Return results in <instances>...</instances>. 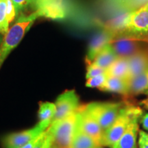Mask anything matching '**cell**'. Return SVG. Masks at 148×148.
<instances>
[{
  "instance_id": "6da1fadb",
  "label": "cell",
  "mask_w": 148,
  "mask_h": 148,
  "mask_svg": "<svg viewBox=\"0 0 148 148\" xmlns=\"http://www.w3.org/2000/svg\"><path fill=\"white\" fill-rule=\"evenodd\" d=\"M38 18H40V15L37 12L23 14L18 16L14 25L9 29L0 47V69L10 53L17 47L25 34Z\"/></svg>"
},
{
  "instance_id": "9a60e30c",
  "label": "cell",
  "mask_w": 148,
  "mask_h": 148,
  "mask_svg": "<svg viewBox=\"0 0 148 148\" xmlns=\"http://www.w3.org/2000/svg\"><path fill=\"white\" fill-rule=\"evenodd\" d=\"M127 84L130 96L145 94L148 90V69L129 79Z\"/></svg>"
},
{
  "instance_id": "8fae6325",
  "label": "cell",
  "mask_w": 148,
  "mask_h": 148,
  "mask_svg": "<svg viewBox=\"0 0 148 148\" xmlns=\"http://www.w3.org/2000/svg\"><path fill=\"white\" fill-rule=\"evenodd\" d=\"M140 40L127 37L116 38L110 42L118 57L128 58L140 49Z\"/></svg>"
},
{
  "instance_id": "f546056e",
  "label": "cell",
  "mask_w": 148,
  "mask_h": 148,
  "mask_svg": "<svg viewBox=\"0 0 148 148\" xmlns=\"http://www.w3.org/2000/svg\"><path fill=\"white\" fill-rule=\"evenodd\" d=\"M140 104L141 105V106H143L145 108L148 109V97H147L145 99H143V100L140 101Z\"/></svg>"
},
{
  "instance_id": "30bf717a",
  "label": "cell",
  "mask_w": 148,
  "mask_h": 148,
  "mask_svg": "<svg viewBox=\"0 0 148 148\" xmlns=\"http://www.w3.org/2000/svg\"><path fill=\"white\" fill-rule=\"evenodd\" d=\"M115 38V34L108 28L97 32L90 40L88 46L86 56V62L89 64L93 62L98 53L108 44H110Z\"/></svg>"
},
{
  "instance_id": "83f0119b",
  "label": "cell",
  "mask_w": 148,
  "mask_h": 148,
  "mask_svg": "<svg viewBox=\"0 0 148 148\" xmlns=\"http://www.w3.org/2000/svg\"><path fill=\"white\" fill-rule=\"evenodd\" d=\"M42 134H43V133H42ZM42 134H40V136H38V137L34 138V139L31 140V141L28 142V143L25 144V145H24L23 146H22V147L20 148H34L35 147V145L38 143V141H39V140L40 139V138H41V136Z\"/></svg>"
},
{
  "instance_id": "5b68a950",
  "label": "cell",
  "mask_w": 148,
  "mask_h": 148,
  "mask_svg": "<svg viewBox=\"0 0 148 148\" xmlns=\"http://www.w3.org/2000/svg\"><path fill=\"white\" fill-rule=\"evenodd\" d=\"M123 106L121 102H91L84 105L86 110L95 118L103 132L114 123Z\"/></svg>"
},
{
  "instance_id": "ac0fdd59",
  "label": "cell",
  "mask_w": 148,
  "mask_h": 148,
  "mask_svg": "<svg viewBox=\"0 0 148 148\" xmlns=\"http://www.w3.org/2000/svg\"><path fill=\"white\" fill-rule=\"evenodd\" d=\"M119 57L110 43L106 45L101 49V51L96 56L92 63L106 70Z\"/></svg>"
},
{
  "instance_id": "e0dca14e",
  "label": "cell",
  "mask_w": 148,
  "mask_h": 148,
  "mask_svg": "<svg viewBox=\"0 0 148 148\" xmlns=\"http://www.w3.org/2000/svg\"><path fill=\"white\" fill-rule=\"evenodd\" d=\"M108 77H116L127 81L129 78L128 58L119 57L106 69Z\"/></svg>"
},
{
  "instance_id": "ffe728a7",
  "label": "cell",
  "mask_w": 148,
  "mask_h": 148,
  "mask_svg": "<svg viewBox=\"0 0 148 148\" xmlns=\"http://www.w3.org/2000/svg\"><path fill=\"white\" fill-rule=\"evenodd\" d=\"M56 110V108L55 103L46 101L40 103L38 112L39 121L51 123V121L54 118Z\"/></svg>"
},
{
  "instance_id": "7c38bea8",
  "label": "cell",
  "mask_w": 148,
  "mask_h": 148,
  "mask_svg": "<svg viewBox=\"0 0 148 148\" xmlns=\"http://www.w3.org/2000/svg\"><path fill=\"white\" fill-rule=\"evenodd\" d=\"M128 79L147 71L148 69V49H140L128 58Z\"/></svg>"
},
{
  "instance_id": "44dd1931",
  "label": "cell",
  "mask_w": 148,
  "mask_h": 148,
  "mask_svg": "<svg viewBox=\"0 0 148 148\" xmlns=\"http://www.w3.org/2000/svg\"><path fill=\"white\" fill-rule=\"evenodd\" d=\"M7 0H0V33L5 36L9 30V22L7 18Z\"/></svg>"
},
{
  "instance_id": "1f68e13d",
  "label": "cell",
  "mask_w": 148,
  "mask_h": 148,
  "mask_svg": "<svg viewBox=\"0 0 148 148\" xmlns=\"http://www.w3.org/2000/svg\"><path fill=\"white\" fill-rule=\"evenodd\" d=\"M143 41H146V42H148V37H147V38H145V39L143 40Z\"/></svg>"
},
{
  "instance_id": "277c9868",
  "label": "cell",
  "mask_w": 148,
  "mask_h": 148,
  "mask_svg": "<svg viewBox=\"0 0 148 148\" xmlns=\"http://www.w3.org/2000/svg\"><path fill=\"white\" fill-rule=\"evenodd\" d=\"M77 123V110L63 119L51 123L48 130L52 136V147L70 148Z\"/></svg>"
},
{
  "instance_id": "8992f818",
  "label": "cell",
  "mask_w": 148,
  "mask_h": 148,
  "mask_svg": "<svg viewBox=\"0 0 148 148\" xmlns=\"http://www.w3.org/2000/svg\"><path fill=\"white\" fill-rule=\"evenodd\" d=\"M68 0H32L29 11L37 12L40 17L51 20H62L69 15Z\"/></svg>"
},
{
  "instance_id": "9c48e42d",
  "label": "cell",
  "mask_w": 148,
  "mask_h": 148,
  "mask_svg": "<svg viewBox=\"0 0 148 148\" xmlns=\"http://www.w3.org/2000/svg\"><path fill=\"white\" fill-rule=\"evenodd\" d=\"M77 121L81 129L92 138L99 147L102 146L103 130L84 106H80L77 109Z\"/></svg>"
},
{
  "instance_id": "4dcf8cb0",
  "label": "cell",
  "mask_w": 148,
  "mask_h": 148,
  "mask_svg": "<svg viewBox=\"0 0 148 148\" xmlns=\"http://www.w3.org/2000/svg\"><path fill=\"white\" fill-rule=\"evenodd\" d=\"M3 38H4V36H3V34H1V33H0V47H1V43H2V42H3Z\"/></svg>"
},
{
  "instance_id": "5bb4252c",
  "label": "cell",
  "mask_w": 148,
  "mask_h": 148,
  "mask_svg": "<svg viewBox=\"0 0 148 148\" xmlns=\"http://www.w3.org/2000/svg\"><path fill=\"white\" fill-rule=\"evenodd\" d=\"M109 7L119 12H133L147 4L148 0H104Z\"/></svg>"
},
{
  "instance_id": "4fadbf2b",
  "label": "cell",
  "mask_w": 148,
  "mask_h": 148,
  "mask_svg": "<svg viewBox=\"0 0 148 148\" xmlns=\"http://www.w3.org/2000/svg\"><path fill=\"white\" fill-rule=\"evenodd\" d=\"M140 118H136L131 122L125 132L111 148H137V134L139 130L138 121Z\"/></svg>"
},
{
  "instance_id": "52a82bcc",
  "label": "cell",
  "mask_w": 148,
  "mask_h": 148,
  "mask_svg": "<svg viewBox=\"0 0 148 148\" xmlns=\"http://www.w3.org/2000/svg\"><path fill=\"white\" fill-rule=\"evenodd\" d=\"M51 123L48 122H40L32 128L20 132L9 134L3 140L5 148H20L22 146L31 141L34 138L38 137L48 129Z\"/></svg>"
},
{
  "instance_id": "3957f363",
  "label": "cell",
  "mask_w": 148,
  "mask_h": 148,
  "mask_svg": "<svg viewBox=\"0 0 148 148\" xmlns=\"http://www.w3.org/2000/svg\"><path fill=\"white\" fill-rule=\"evenodd\" d=\"M127 37L143 40L148 37V3L130 12L115 38Z\"/></svg>"
},
{
  "instance_id": "7a4b0ae2",
  "label": "cell",
  "mask_w": 148,
  "mask_h": 148,
  "mask_svg": "<svg viewBox=\"0 0 148 148\" xmlns=\"http://www.w3.org/2000/svg\"><path fill=\"white\" fill-rule=\"evenodd\" d=\"M143 115L142 109L134 105H125L120 110L114 123L103 132L102 146L112 147L125 132L131 122Z\"/></svg>"
},
{
  "instance_id": "d4e9b609",
  "label": "cell",
  "mask_w": 148,
  "mask_h": 148,
  "mask_svg": "<svg viewBox=\"0 0 148 148\" xmlns=\"http://www.w3.org/2000/svg\"><path fill=\"white\" fill-rule=\"evenodd\" d=\"M106 70L103 69V68L99 67L95 64L94 63H90L89 64H87V69H86V79L91 78L97 75H100V74L106 73Z\"/></svg>"
},
{
  "instance_id": "4316f807",
  "label": "cell",
  "mask_w": 148,
  "mask_h": 148,
  "mask_svg": "<svg viewBox=\"0 0 148 148\" xmlns=\"http://www.w3.org/2000/svg\"><path fill=\"white\" fill-rule=\"evenodd\" d=\"M138 147L148 148V134L143 130H139V135H138Z\"/></svg>"
},
{
  "instance_id": "484cf974",
  "label": "cell",
  "mask_w": 148,
  "mask_h": 148,
  "mask_svg": "<svg viewBox=\"0 0 148 148\" xmlns=\"http://www.w3.org/2000/svg\"><path fill=\"white\" fill-rule=\"evenodd\" d=\"M6 13H7V18H8L9 23H10L11 22L13 21L14 18L16 17L15 9H14V5L11 0H7Z\"/></svg>"
},
{
  "instance_id": "d6986e66",
  "label": "cell",
  "mask_w": 148,
  "mask_h": 148,
  "mask_svg": "<svg viewBox=\"0 0 148 148\" xmlns=\"http://www.w3.org/2000/svg\"><path fill=\"white\" fill-rule=\"evenodd\" d=\"M99 147L97 143L86 134L79 126L78 121L74 132L70 148H95Z\"/></svg>"
},
{
  "instance_id": "ba28073f",
  "label": "cell",
  "mask_w": 148,
  "mask_h": 148,
  "mask_svg": "<svg viewBox=\"0 0 148 148\" xmlns=\"http://www.w3.org/2000/svg\"><path fill=\"white\" fill-rule=\"evenodd\" d=\"M56 114L51 123L63 119L79 108V97L75 90H67L57 97Z\"/></svg>"
},
{
  "instance_id": "2e32d148",
  "label": "cell",
  "mask_w": 148,
  "mask_h": 148,
  "mask_svg": "<svg viewBox=\"0 0 148 148\" xmlns=\"http://www.w3.org/2000/svg\"><path fill=\"white\" fill-rule=\"evenodd\" d=\"M99 90L102 91L116 92L125 96L129 95L128 84L124 79L116 77H108Z\"/></svg>"
},
{
  "instance_id": "cb8c5ba5",
  "label": "cell",
  "mask_w": 148,
  "mask_h": 148,
  "mask_svg": "<svg viewBox=\"0 0 148 148\" xmlns=\"http://www.w3.org/2000/svg\"><path fill=\"white\" fill-rule=\"evenodd\" d=\"M52 136L48 129L42 134L41 138L34 148H51Z\"/></svg>"
},
{
  "instance_id": "f1b7e54d",
  "label": "cell",
  "mask_w": 148,
  "mask_h": 148,
  "mask_svg": "<svg viewBox=\"0 0 148 148\" xmlns=\"http://www.w3.org/2000/svg\"><path fill=\"white\" fill-rule=\"evenodd\" d=\"M140 123H141L143 128L148 131V113H145L143 116L142 115L141 119H140Z\"/></svg>"
},
{
  "instance_id": "7402d4cb",
  "label": "cell",
  "mask_w": 148,
  "mask_h": 148,
  "mask_svg": "<svg viewBox=\"0 0 148 148\" xmlns=\"http://www.w3.org/2000/svg\"><path fill=\"white\" fill-rule=\"evenodd\" d=\"M15 9L16 17L23 14H29L32 0H11Z\"/></svg>"
},
{
  "instance_id": "d6a6232c",
  "label": "cell",
  "mask_w": 148,
  "mask_h": 148,
  "mask_svg": "<svg viewBox=\"0 0 148 148\" xmlns=\"http://www.w3.org/2000/svg\"><path fill=\"white\" fill-rule=\"evenodd\" d=\"M145 94H146V95H148V90H147V92H146V93H145Z\"/></svg>"
},
{
  "instance_id": "836d02e7",
  "label": "cell",
  "mask_w": 148,
  "mask_h": 148,
  "mask_svg": "<svg viewBox=\"0 0 148 148\" xmlns=\"http://www.w3.org/2000/svg\"><path fill=\"white\" fill-rule=\"evenodd\" d=\"M95 148H102L101 147H95Z\"/></svg>"
},
{
  "instance_id": "603a6c76",
  "label": "cell",
  "mask_w": 148,
  "mask_h": 148,
  "mask_svg": "<svg viewBox=\"0 0 148 148\" xmlns=\"http://www.w3.org/2000/svg\"><path fill=\"white\" fill-rule=\"evenodd\" d=\"M107 78H108V75L106 73L100 74L97 76L86 79L85 85L86 87L88 88H97L100 89L103 84L106 82Z\"/></svg>"
}]
</instances>
